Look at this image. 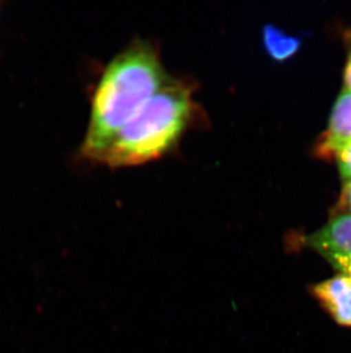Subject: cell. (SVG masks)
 Wrapping results in <instances>:
<instances>
[{
  "label": "cell",
  "instance_id": "1",
  "mask_svg": "<svg viewBox=\"0 0 351 353\" xmlns=\"http://www.w3.org/2000/svg\"><path fill=\"white\" fill-rule=\"evenodd\" d=\"M170 79L156 47L137 39L105 68L92 99L89 125L80 156L96 161L116 135Z\"/></svg>",
  "mask_w": 351,
  "mask_h": 353
},
{
  "label": "cell",
  "instance_id": "2",
  "mask_svg": "<svg viewBox=\"0 0 351 353\" xmlns=\"http://www.w3.org/2000/svg\"><path fill=\"white\" fill-rule=\"evenodd\" d=\"M192 88L171 79L109 144L98 163L136 166L162 157L177 145L195 116Z\"/></svg>",
  "mask_w": 351,
  "mask_h": 353
},
{
  "label": "cell",
  "instance_id": "3",
  "mask_svg": "<svg viewBox=\"0 0 351 353\" xmlns=\"http://www.w3.org/2000/svg\"><path fill=\"white\" fill-rule=\"evenodd\" d=\"M302 243L328 260L341 274L351 276L350 213H339L319 230L302 236Z\"/></svg>",
  "mask_w": 351,
  "mask_h": 353
},
{
  "label": "cell",
  "instance_id": "4",
  "mask_svg": "<svg viewBox=\"0 0 351 353\" xmlns=\"http://www.w3.org/2000/svg\"><path fill=\"white\" fill-rule=\"evenodd\" d=\"M351 144V90L343 88L335 102L328 130L321 135L316 154L321 158H335L339 151Z\"/></svg>",
  "mask_w": 351,
  "mask_h": 353
},
{
  "label": "cell",
  "instance_id": "5",
  "mask_svg": "<svg viewBox=\"0 0 351 353\" xmlns=\"http://www.w3.org/2000/svg\"><path fill=\"white\" fill-rule=\"evenodd\" d=\"M312 295L332 319L351 327V276L339 274L321 281L312 287Z\"/></svg>",
  "mask_w": 351,
  "mask_h": 353
},
{
  "label": "cell",
  "instance_id": "6",
  "mask_svg": "<svg viewBox=\"0 0 351 353\" xmlns=\"http://www.w3.org/2000/svg\"><path fill=\"white\" fill-rule=\"evenodd\" d=\"M262 41L266 54L273 61L283 63L290 60L301 48V38L288 34L279 27L267 24L262 28Z\"/></svg>",
  "mask_w": 351,
  "mask_h": 353
},
{
  "label": "cell",
  "instance_id": "7",
  "mask_svg": "<svg viewBox=\"0 0 351 353\" xmlns=\"http://www.w3.org/2000/svg\"><path fill=\"white\" fill-rule=\"evenodd\" d=\"M335 159L338 161L339 170L341 173V176L345 181V183L351 182V144L343 148L341 151H339L338 154L335 156Z\"/></svg>",
  "mask_w": 351,
  "mask_h": 353
},
{
  "label": "cell",
  "instance_id": "8",
  "mask_svg": "<svg viewBox=\"0 0 351 353\" xmlns=\"http://www.w3.org/2000/svg\"><path fill=\"white\" fill-rule=\"evenodd\" d=\"M339 208L341 210L340 213L351 214V182L345 183V187L342 189L341 196L339 201Z\"/></svg>",
  "mask_w": 351,
  "mask_h": 353
},
{
  "label": "cell",
  "instance_id": "9",
  "mask_svg": "<svg viewBox=\"0 0 351 353\" xmlns=\"http://www.w3.org/2000/svg\"><path fill=\"white\" fill-rule=\"evenodd\" d=\"M345 88L351 90V36H350V47H349L348 61L345 64Z\"/></svg>",
  "mask_w": 351,
  "mask_h": 353
}]
</instances>
